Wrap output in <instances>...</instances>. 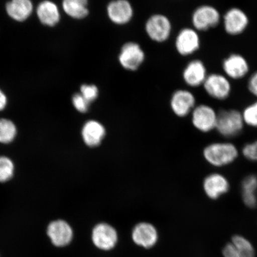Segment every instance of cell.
Here are the masks:
<instances>
[{"mask_svg": "<svg viewBox=\"0 0 257 257\" xmlns=\"http://www.w3.org/2000/svg\"><path fill=\"white\" fill-rule=\"evenodd\" d=\"M175 44L177 52L180 55H192L200 49L201 40L198 32L194 28H183L177 35Z\"/></svg>", "mask_w": 257, "mask_h": 257, "instance_id": "30bf717a", "label": "cell"}, {"mask_svg": "<svg viewBox=\"0 0 257 257\" xmlns=\"http://www.w3.org/2000/svg\"><path fill=\"white\" fill-rule=\"evenodd\" d=\"M86 0H66L63 3L64 11L73 18L82 19L89 14Z\"/></svg>", "mask_w": 257, "mask_h": 257, "instance_id": "7402d4cb", "label": "cell"}, {"mask_svg": "<svg viewBox=\"0 0 257 257\" xmlns=\"http://www.w3.org/2000/svg\"><path fill=\"white\" fill-rule=\"evenodd\" d=\"M248 25V16L238 8L228 10L223 16L224 30L227 34L233 36L243 33Z\"/></svg>", "mask_w": 257, "mask_h": 257, "instance_id": "7c38bea8", "label": "cell"}, {"mask_svg": "<svg viewBox=\"0 0 257 257\" xmlns=\"http://www.w3.org/2000/svg\"><path fill=\"white\" fill-rule=\"evenodd\" d=\"M220 21V12L214 6L208 5L200 6L195 9L191 18L193 28L198 32L216 27Z\"/></svg>", "mask_w": 257, "mask_h": 257, "instance_id": "52a82bcc", "label": "cell"}, {"mask_svg": "<svg viewBox=\"0 0 257 257\" xmlns=\"http://www.w3.org/2000/svg\"><path fill=\"white\" fill-rule=\"evenodd\" d=\"M223 257H251L237 248L232 242L228 243L222 250Z\"/></svg>", "mask_w": 257, "mask_h": 257, "instance_id": "4316f807", "label": "cell"}, {"mask_svg": "<svg viewBox=\"0 0 257 257\" xmlns=\"http://www.w3.org/2000/svg\"><path fill=\"white\" fill-rule=\"evenodd\" d=\"M202 154L205 161L214 167L229 165L238 156L236 147L229 143H214L209 144L204 148Z\"/></svg>", "mask_w": 257, "mask_h": 257, "instance_id": "6da1fadb", "label": "cell"}, {"mask_svg": "<svg viewBox=\"0 0 257 257\" xmlns=\"http://www.w3.org/2000/svg\"><path fill=\"white\" fill-rule=\"evenodd\" d=\"M242 153L246 159L252 162H257V141L246 144L243 147Z\"/></svg>", "mask_w": 257, "mask_h": 257, "instance_id": "f1b7e54d", "label": "cell"}, {"mask_svg": "<svg viewBox=\"0 0 257 257\" xmlns=\"http://www.w3.org/2000/svg\"><path fill=\"white\" fill-rule=\"evenodd\" d=\"M15 166L12 161L5 156H0V182L9 181L14 175Z\"/></svg>", "mask_w": 257, "mask_h": 257, "instance_id": "cb8c5ba5", "label": "cell"}, {"mask_svg": "<svg viewBox=\"0 0 257 257\" xmlns=\"http://www.w3.org/2000/svg\"><path fill=\"white\" fill-rule=\"evenodd\" d=\"M6 104H7V98L0 90V110H3L5 108Z\"/></svg>", "mask_w": 257, "mask_h": 257, "instance_id": "4dcf8cb0", "label": "cell"}, {"mask_svg": "<svg viewBox=\"0 0 257 257\" xmlns=\"http://www.w3.org/2000/svg\"><path fill=\"white\" fill-rule=\"evenodd\" d=\"M257 176L249 175L242 183V200L247 207L254 208L257 205Z\"/></svg>", "mask_w": 257, "mask_h": 257, "instance_id": "44dd1931", "label": "cell"}, {"mask_svg": "<svg viewBox=\"0 0 257 257\" xmlns=\"http://www.w3.org/2000/svg\"><path fill=\"white\" fill-rule=\"evenodd\" d=\"M247 86L249 91L257 98V71L249 77Z\"/></svg>", "mask_w": 257, "mask_h": 257, "instance_id": "f546056e", "label": "cell"}, {"mask_svg": "<svg viewBox=\"0 0 257 257\" xmlns=\"http://www.w3.org/2000/svg\"><path fill=\"white\" fill-rule=\"evenodd\" d=\"M205 195L211 200H217L229 190V181L219 173H212L205 177L202 184Z\"/></svg>", "mask_w": 257, "mask_h": 257, "instance_id": "e0dca14e", "label": "cell"}, {"mask_svg": "<svg viewBox=\"0 0 257 257\" xmlns=\"http://www.w3.org/2000/svg\"><path fill=\"white\" fill-rule=\"evenodd\" d=\"M191 121L193 126L203 133L216 130L217 112L207 104H199L192 111Z\"/></svg>", "mask_w": 257, "mask_h": 257, "instance_id": "ba28073f", "label": "cell"}, {"mask_svg": "<svg viewBox=\"0 0 257 257\" xmlns=\"http://www.w3.org/2000/svg\"><path fill=\"white\" fill-rule=\"evenodd\" d=\"M32 4L29 0H14L6 5V11L12 19L18 21H24L32 12Z\"/></svg>", "mask_w": 257, "mask_h": 257, "instance_id": "d6986e66", "label": "cell"}, {"mask_svg": "<svg viewBox=\"0 0 257 257\" xmlns=\"http://www.w3.org/2000/svg\"><path fill=\"white\" fill-rule=\"evenodd\" d=\"M107 12L109 19L117 25L130 23L134 16L133 6L127 0H114L109 3Z\"/></svg>", "mask_w": 257, "mask_h": 257, "instance_id": "4fadbf2b", "label": "cell"}, {"mask_svg": "<svg viewBox=\"0 0 257 257\" xmlns=\"http://www.w3.org/2000/svg\"><path fill=\"white\" fill-rule=\"evenodd\" d=\"M73 104L76 110L81 112L87 111L90 104L83 95L79 94H76L73 96Z\"/></svg>", "mask_w": 257, "mask_h": 257, "instance_id": "83f0119b", "label": "cell"}, {"mask_svg": "<svg viewBox=\"0 0 257 257\" xmlns=\"http://www.w3.org/2000/svg\"><path fill=\"white\" fill-rule=\"evenodd\" d=\"M196 105L195 95L187 89L176 90L170 100V108L173 113L181 118L191 114Z\"/></svg>", "mask_w": 257, "mask_h": 257, "instance_id": "9c48e42d", "label": "cell"}, {"mask_svg": "<svg viewBox=\"0 0 257 257\" xmlns=\"http://www.w3.org/2000/svg\"><path fill=\"white\" fill-rule=\"evenodd\" d=\"M244 121L242 112L234 109L221 110L217 112L216 130L226 138L235 137L242 131Z\"/></svg>", "mask_w": 257, "mask_h": 257, "instance_id": "7a4b0ae2", "label": "cell"}, {"mask_svg": "<svg viewBox=\"0 0 257 257\" xmlns=\"http://www.w3.org/2000/svg\"><path fill=\"white\" fill-rule=\"evenodd\" d=\"M242 114L245 124L257 127V101L247 106Z\"/></svg>", "mask_w": 257, "mask_h": 257, "instance_id": "d4e9b609", "label": "cell"}, {"mask_svg": "<svg viewBox=\"0 0 257 257\" xmlns=\"http://www.w3.org/2000/svg\"><path fill=\"white\" fill-rule=\"evenodd\" d=\"M47 235L53 245L56 247H64L72 242L73 232L71 226L66 221L59 220L48 225Z\"/></svg>", "mask_w": 257, "mask_h": 257, "instance_id": "5bb4252c", "label": "cell"}, {"mask_svg": "<svg viewBox=\"0 0 257 257\" xmlns=\"http://www.w3.org/2000/svg\"><path fill=\"white\" fill-rule=\"evenodd\" d=\"M146 59V54L140 45L136 42L128 41L121 47L118 60L120 65L127 71L139 69Z\"/></svg>", "mask_w": 257, "mask_h": 257, "instance_id": "8992f818", "label": "cell"}, {"mask_svg": "<svg viewBox=\"0 0 257 257\" xmlns=\"http://www.w3.org/2000/svg\"><path fill=\"white\" fill-rule=\"evenodd\" d=\"M91 240L96 248L108 252L116 248L119 242V234L110 224L100 223L93 228Z\"/></svg>", "mask_w": 257, "mask_h": 257, "instance_id": "277c9868", "label": "cell"}, {"mask_svg": "<svg viewBox=\"0 0 257 257\" xmlns=\"http://www.w3.org/2000/svg\"><path fill=\"white\" fill-rule=\"evenodd\" d=\"M202 86L209 96L217 100L227 99L232 90L229 80L226 76L219 73L208 75Z\"/></svg>", "mask_w": 257, "mask_h": 257, "instance_id": "8fae6325", "label": "cell"}, {"mask_svg": "<svg viewBox=\"0 0 257 257\" xmlns=\"http://www.w3.org/2000/svg\"><path fill=\"white\" fill-rule=\"evenodd\" d=\"M131 238L135 245L144 250L155 248L160 239L157 227L147 221H141L132 229Z\"/></svg>", "mask_w": 257, "mask_h": 257, "instance_id": "3957f363", "label": "cell"}, {"mask_svg": "<svg viewBox=\"0 0 257 257\" xmlns=\"http://www.w3.org/2000/svg\"><path fill=\"white\" fill-rule=\"evenodd\" d=\"M223 71L228 78L240 79L245 77L249 71L248 62L239 54H232L223 61Z\"/></svg>", "mask_w": 257, "mask_h": 257, "instance_id": "2e32d148", "label": "cell"}, {"mask_svg": "<svg viewBox=\"0 0 257 257\" xmlns=\"http://www.w3.org/2000/svg\"><path fill=\"white\" fill-rule=\"evenodd\" d=\"M17 133L15 125L11 120L0 119V143L9 144L14 140Z\"/></svg>", "mask_w": 257, "mask_h": 257, "instance_id": "603a6c76", "label": "cell"}, {"mask_svg": "<svg viewBox=\"0 0 257 257\" xmlns=\"http://www.w3.org/2000/svg\"><path fill=\"white\" fill-rule=\"evenodd\" d=\"M81 94L89 103L95 100L98 96V89L94 85H83L80 88Z\"/></svg>", "mask_w": 257, "mask_h": 257, "instance_id": "484cf974", "label": "cell"}, {"mask_svg": "<svg viewBox=\"0 0 257 257\" xmlns=\"http://www.w3.org/2000/svg\"><path fill=\"white\" fill-rule=\"evenodd\" d=\"M37 15L42 24L53 27L60 20L59 10L53 2L46 1L38 6Z\"/></svg>", "mask_w": 257, "mask_h": 257, "instance_id": "ffe728a7", "label": "cell"}, {"mask_svg": "<svg viewBox=\"0 0 257 257\" xmlns=\"http://www.w3.org/2000/svg\"><path fill=\"white\" fill-rule=\"evenodd\" d=\"M208 75L204 63L198 59L190 61L185 66L182 73L184 81L186 85L192 88L203 85Z\"/></svg>", "mask_w": 257, "mask_h": 257, "instance_id": "9a60e30c", "label": "cell"}, {"mask_svg": "<svg viewBox=\"0 0 257 257\" xmlns=\"http://www.w3.org/2000/svg\"><path fill=\"white\" fill-rule=\"evenodd\" d=\"M145 30L150 40L156 43H165L171 35L172 22L165 15L154 14L147 19L145 24Z\"/></svg>", "mask_w": 257, "mask_h": 257, "instance_id": "5b68a950", "label": "cell"}, {"mask_svg": "<svg viewBox=\"0 0 257 257\" xmlns=\"http://www.w3.org/2000/svg\"><path fill=\"white\" fill-rule=\"evenodd\" d=\"M105 135V127L96 120L86 122L82 131L83 141L86 146L91 148L99 146L104 139Z\"/></svg>", "mask_w": 257, "mask_h": 257, "instance_id": "ac0fdd59", "label": "cell"}]
</instances>
